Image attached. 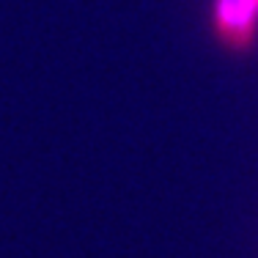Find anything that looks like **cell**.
I'll list each match as a JSON object with an SVG mask.
<instances>
[{
	"label": "cell",
	"instance_id": "1",
	"mask_svg": "<svg viewBox=\"0 0 258 258\" xmlns=\"http://www.w3.org/2000/svg\"><path fill=\"white\" fill-rule=\"evenodd\" d=\"M209 22L225 50L244 52L258 39V0H212Z\"/></svg>",
	"mask_w": 258,
	"mask_h": 258
}]
</instances>
